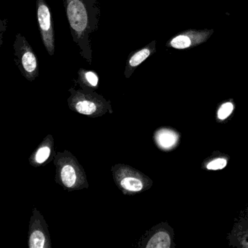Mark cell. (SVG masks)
Instances as JSON below:
<instances>
[{
	"label": "cell",
	"instance_id": "5bb4252c",
	"mask_svg": "<svg viewBox=\"0 0 248 248\" xmlns=\"http://www.w3.org/2000/svg\"><path fill=\"white\" fill-rule=\"evenodd\" d=\"M227 160L224 158H218L213 160L207 165V169L208 170H217L224 168L227 166Z\"/></svg>",
	"mask_w": 248,
	"mask_h": 248
},
{
	"label": "cell",
	"instance_id": "30bf717a",
	"mask_svg": "<svg viewBox=\"0 0 248 248\" xmlns=\"http://www.w3.org/2000/svg\"><path fill=\"white\" fill-rule=\"evenodd\" d=\"M78 81L86 87L96 88L98 86L99 77L94 71L81 68L78 71Z\"/></svg>",
	"mask_w": 248,
	"mask_h": 248
},
{
	"label": "cell",
	"instance_id": "7a4b0ae2",
	"mask_svg": "<svg viewBox=\"0 0 248 248\" xmlns=\"http://www.w3.org/2000/svg\"><path fill=\"white\" fill-rule=\"evenodd\" d=\"M13 49L14 61L22 75L33 81L39 75V62L33 48L20 33L16 35Z\"/></svg>",
	"mask_w": 248,
	"mask_h": 248
},
{
	"label": "cell",
	"instance_id": "52a82bcc",
	"mask_svg": "<svg viewBox=\"0 0 248 248\" xmlns=\"http://www.w3.org/2000/svg\"><path fill=\"white\" fill-rule=\"evenodd\" d=\"M119 186L129 192H139L143 190L144 187V181L141 176H137L135 173H125L118 178Z\"/></svg>",
	"mask_w": 248,
	"mask_h": 248
},
{
	"label": "cell",
	"instance_id": "2e32d148",
	"mask_svg": "<svg viewBox=\"0 0 248 248\" xmlns=\"http://www.w3.org/2000/svg\"><path fill=\"white\" fill-rule=\"evenodd\" d=\"M7 28V19L0 18V48L3 44V38Z\"/></svg>",
	"mask_w": 248,
	"mask_h": 248
},
{
	"label": "cell",
	"instance_id": "9c48e42d",
	"mask_svg": "<svg viewBox=\"0 0 248 248\" xmlns=\"http://www.w3.org/2000/svg\"><path fill=\"white\" fill-rule=\"evenodd\" d=\"M61 177L65 186L71 189L77 185L78 182L77 168L73 165H65L61 168Z\"/></svg>",
	"mask_w": 248,
	"mask_h": 248
},
{
	"label": "cell",
	"instance_id": "9a60e30c",
	"mask_svg": "<svg viewBox=\"0 0 248 248\" xmlns=\"http://www.w3.org/2000/svg\"><path fill=\"white\" fill-rule=\"evenodd\" d=\"M50 155V149L44 147L38 150L36 154V161L38 163H43L49 158Z\"/></svg>",
	"mask_w": 248,
	"mask_h": 248
},
{
	"label": "cell",
	"instance_id": "5b68a950",
	"mask_svg": "<svg viewBox=\"0 0 248 248\" xmlns=\"http://www.w3.org/2000/svg\"><path fill=\"white\" fill-rule=\"evenodd\" d=\"M155 52L156 42L153 40L144 48L131 52L128 55L126 64H125V71H124L125 77L126 78L131 77L136 68Z\"/></svg>",
	"mask_w": 248,
	"mask_h": 248
},
{
	"label": "cell",
	"instance_id": "8fae6325",
	"mask_svg": "<svg viewBox=\"0 0 248 248\" xmlns=\"http://www.w3.org/2000/svg\"><path fill=\"white\" fill-rule=\"evenodd\" d=\"M170 246V236L165 231L156 233L146 247L148 248H169Z\"/></svg>",
	"mask_w": 248,
	"mask_h": 248
},
{
	"label": "cell",
	"instance_id": "277c9868",
	"mask_svg": "<svg viewBox=\"0 0 248 248\" xmlns=\"http://www.w3.org/2000/svg\"><path fill=\"white\" fill-rule=\"evenodd\" d=\"M213 29L196 30L189 29L177 33L169 39L167 47L176 50H186L195 48L206 42L214 33Z\"/></svg>",
	"mask_w": 248,
	"mask_h": 248
},
{
	"label": "cell",
	"instance_id": "6da1fadb",
	"mask_svg": "<svg viewBox=\"0 0 248 248\" xmlns=\"http://www.w3.org/2000/svg\"><path fill=\"white\" fill-rule=\"evenodd\" d=\"M73 39L81 49V54L92 63L90 35L98 24L100 9L97 0H63Z\"/></svg>",
	"mask_w": 248,
	"mask_h": 248
},
{
	"label": "cell",
	"instance_id": "8992f818",
	"mask_svg": "<svg viewBox=\"0 0 248 248\" xmlns=\"http://www.w3.org/2000/svg\"><path fill=\"white\" fill-rule=\"evenodd\" d=\"M73 94L74 107L78 113L84 115H92L99 109L100 100L95 97L96 95L85 94L76 92Z\"/></svg>",
	"mask_w": 248,
	"mask_h": 248
},
{
	"label": "cell",
	"instance_id": "ba28073f",
	"mask_svg": "<svg viewBox=\"0 0 248 248\" xmlns=\"http://www.w3.org/2000/svg\"><path fill=\"white\" fill-rule=\"evenodd\" d=\"M157 145L162 149H170L176 146L178 135L176 132L169 129H161L155 135Z\"/></svg>",
	"mask_w": 248,
	"mask_h": 248
},
{
	"label": "cell",
	"instance_id": "4fadbf2b",
	"mask_svg": "<svg viewBox=\"0 0 248 248\" xmlns=\"http://www.w3.org/2000/svg\"><path fill=\"white\" fill-rule=\"evenodd\" d=\"M234 109V106L231 102H227L224 104L221 105V107L218 109V119H227Z\"/></svg>",
	"mask_w": 248,
	"mask_h": 248
},
{
	"label": "cell",
	"instance_id": "7c38bea8",
	"mask_svg": "<svg viewBox=\"0 0 248 248\" xmlns=\"http://www.w3.org/2000/svg\"><path fill=\"white\" fill-rule=\"evenodd\" d=\"M45 237L42 231H33L29 240V247L31 248H43L45 247Z\"/></svg>",
	"mask_w": 248,
	"mask_h": 248
},
{
	"label": "cell",
	"instance_id": "3957f363",
	"mask_svg": "<svg viewBox=\"0 0 248 248\" xmlns=\"http://www.w3.org/2000/svg\"><path fill=\"white\" fill-rule=\"evenodd\" d=\"M36 16L42 42L49 55L55 53V33L50 9L45 0H36Z\"/></svg>",
	"mask_w": 248,
	"mask_h": 248
}]
</instances>
